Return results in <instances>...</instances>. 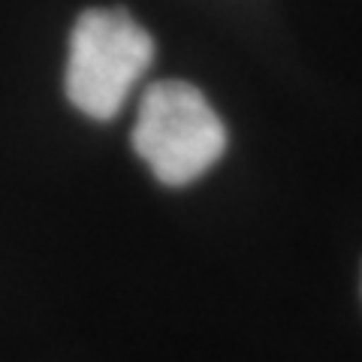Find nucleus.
Here are the masks:
<instances>
[{
	"instance_id": "1",
	"label": "nucleus",
	"mask_w": 362,
	"mask_h": 362,
	"mask_svg": "<svg viewBox=\"0 0 362 362\" xmlns=\"http://www.w3.org/2000/svg\"><path fill=\"white\" fill-rule=\"evenodd\" d=\"M154 61V42L124 9H88L76 21L66 58V97L94 121L118 115Z\"/></svg>"
},
{
	"instance_id": "2",
	"label": "nucleus",
	"mask_w": 362,
	"mask_h": 362,
	"mask_svg": "<svg viewBox=\"0 0 362 362\" xmlns=\"http://www.w3.org/2000/svg\"><path fill=\"white\" fill-rule=\"evenodd\" d=\"M133 148L163 185L181 187L218 163L226 148V130L194 85L157 82L142 97Z\"/></svg>"
}]
</instances>
